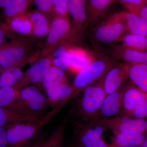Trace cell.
Wrapping results in <instances>:
<instances>
[{
  "mask_svg": "<svg viewBox=\"0 0 147 147\" xmlns=\"http://www.w3.org/2000/svg\"><path fill=\"white\" fill-rule=\"evenodd\" d=\"M103 77L95 84L87 87L81 93L82 95L73 108L74 114L78 121L89 122L98 118L107 95L103 86Z\"/></svg>",
  "mask_w": 147,
  "mask_h": 147,
  "instance_id": "1",
  "label": "cell"
},
{
  "mask_svg": "<svg viewBox=\"0 0 147 147\" xmlns=\"http://www.w3.org/2000/svg\"><path fill=\"white\" fill-rule=\"evenodd\" d=\"M117 62L108 56H95L90 63L75 75L71 84L72 92L69 101L78 96L87 87L102 79Z\"/></svg>",
  "mask_w": 147,
  "mask_h": 147,
  "instance_id": "2",
  "label": "cell"
},
{
  "mask_svg": "<svg viewBox=\"0 0 147 147\" xmlns=\"http://www.w3.org/2000/svg\"><path fill=\"white\" fill-rule=\"evenodd\" d=\"M61 109V107H57L37 120L21 123L9 127L6 133L8 147H25Z\"/></svg>",
  "mask_w": 147,
  "mask_h": 147,
  "instance_id": "3",
  "label": "cell"
},
{
  "mask_svg": "<svg viewBox=\"0 0 147 147\" xmlns=\"http://www.w3.org/2000/svg\"><path fill=\"white\" fill-rule=\"evenodd\" d=\"M72 23L69 17L55 16L51 21L50 30L42 51V58L49 56L62 45L75 40Z\"/></svg>",
  "mask_w": 147,
  "mask_h": 147,
  "instance_id": "4",
  "label": "cell"
},
{
  "mask_svg": "<svg viewBox=\"0 0 147 147\" xmlns=\"http://www.w3.org/2000/svg\"><path fill=\"white\" fill-rule=\"evenodd\" d=\"M93 29L94 37L97 42L106 45L119 42L126 33L125 11L113 13Z\"/></svg>",
  "mask_w": 147,
  "mask_h": 147,
  "instance_id": "5",
  "label": "cell"
},
{
  "mask_svg": "<svg viewBox=\"0 0 147 147\" xmlns=\"http://www.w3.org/2000/svg\"><path fill=\"white\" fill-rule=\"evenodd\" d=\"M105 128L92 122L76 121L74 123V132L76 147H118L105 141L103 133Z\"/></svg>",
  "mask_w": 147,
  "mask_h": 147,
  "instance_id": "6",
  "label": "cell"
},
{
  "mask_svg": "<svg viewBox=\"0 0 147 147\" xmlns=\"http://www.w3.org/2000/svg\"><path fill=\"white\" fill-rule=\"evenodd\" d=\"M92 122L112 133L147 134V120L144 119L119 116L100 118Z\"/></svg>",
  "mask_w": 147,
  "mask_h": 147,
  "instance_id": "7",
  "label": "cell"
},
{
  "mask_svg": "<svg viewBox=\"0 0 147 147\" xmlns=\"http://www.w3.org/2000/svg\"><path fill=\"white\" fill-rule=\"evenodd\" d=\"M30 45L29 42L22 39H13L4 42L0 47L1 68L4 70L24 65L30 50Z\"/></svg>",
  "mask_w": 147,
  "mask_h": 147,
  "instance_id": "8",
  "label": "cell"
},
{
  "mask_svg": "<svg viewBox=\"0 0 147 147\" xmlns=\"http://www.w3.org/2000/svg\"><path fill=\"white\" fill-rule=\"evenodd\" d=\"M19 95L24 106L33 116L41 117L46 114L49 105L42 88L36 85L27 86L20 90Z\"/></svg>",
  "mask_w": 147,
  "mask_h": 147,
  "instance_id": "9",
  "label": "cell"
},
{
  "mask_svg": "<svg viewBox=\"0 0 147 147\" xmlns=\"http://www.w3.org/2000/svg\"><path fill=\"white\" fill-rule=\"evenodd\" d=\"M131 64L119 62L109 69L103 78V86L106 94L115 91L129 79Z\"/></svg>",
  "mask_w": 147,
  "mask_h": 147,
  "instance_id": "10",
  "label": "cell"
},
{
  "mask_svg": "<svg viewBox=\"0 0 147 147\" xmlns=\"http://www.w3.org/2000/svg\"><path fill=\"white\" fill-rule=\"evenodd\" d=\"M52 65L50 55L40 59L24 72V76L16 86L21 89L27 86L40 84L45 74Z\"/></svg>",
  "mask_w": 147,
  "mask_h": 147,
  "instance_id": "11",
  "label": "cell"
},
{
  "mask_svg": "<svg viewBox=\"0 0 147 147\" xmlns=\"http://www.w3.org/2000/svg\"><path fill=\"white\" fill-rule=\"evenodd\" d=\"M95 57V56L84 48L69 45L65 55L68 71L76 75L90 63Z\"/></svg>",
  "mask_w": 147,
  "mask_h": 147,
  "instance_id": "12",
  "label": "cell"
},
{
  "mask_svg": "<svg viewBox=\"0 0 147 147\" xmlns=\"http://www.w3.org/2000/svg\"><path fill=\"white\" fill-rule=\"evenodd\" d=\"M20 90L16 86L0 88V107L16 113L34 117L21 101L19 95Z\"/></svg>",
  "mask_w": 147,
  "mask_h": 147,
  "instance_id": "13",
  "label": "cell"
},
{
  "mask_svg": "<svg viewBox=\"0 0 147 147\" xmlns=\"http://www.w3.org/2000/svg\"><path fill=\"white\" fill-rule=\"evenodd\" d=\"M108 53V57L117 61L147 64V52L131 50L121 44L110 47Z\"/></svg>",
  "mask_w": 147,
  "mask_h": 147,
  "instance_id": "14",
  "label": "cell"
},
{
  "mask_svg": "<svg viewBox=\"0 0 147 147\" xmlns=\"http://www.w3.org/2000/svg\"><path fill=\"white\" fill-rule=\"evenodd\" d=\"M127 85V84L125 83L115 91L106 95L98 118L112 117L119 114L122 105L124 94Z\"/></svg>",
  "mask_w": 147,
  "mask_h": 147,
  "instance_id": "15",
  "label": "cell"
},
{
  "mask_svg": "<svg viewBox=\"0 0 147 147\" xmlns=\"http://www.w3.org/2000/svg\"><path fill=\"white\" fill-rule=\"evenodd\" d=\"M68 11L72 17V33L76 39L86 25V0H69Z\"/></svg>",
  "mask_w": 147,
  "mask_h": 147,
  "instance_id": "16",
  "label": "cell"
},
{
  "mask_svg": "<svg viewBox=\"0 0 147 147\" xmlns=\"http://www.w3.org/2000/svg\"><path fill=\"white\" fill-rule=\"evenodd\" d=\"M116 0H86V26L93 28L104 17Z\"/></svg>",
  "mask_w": 147,
  "mask_h": 147,
  "instance_id": "17",
  "label": "cell"
},
{
  "mask_svg": "<svg viewBox=\"0 0 147 147\" xmlns=\"http://www.w3.org/2000/svg\"><path fill=\"white\" fill-rule=\"evenodd\" d=\"M44 91L49 106L53 109L59 106L63 108L69 101L72 88L67 82Z\"/></svg>",
  "mask_w": 147,
  "mask_h": 147,
  "instance_id": "18",
  "label": "cell"
},
{
  "mask_svg": "<svg viewBox=\"0 0 147 147\" xmlns=\"http://www.w3.org/2000/svg\"><path fill=\"white\" fill-rule=\"evenodd\" d=\"M26 13L32 26V36L36 39L47 36L51 25L47 15L37 9Z\"/></svg>",
  "mask_w": 147,
  "mask_h": 147,
  "instance_id": "19",
  "label": "cell"
},
{
  "mask_svg": "<svg viewBox=\"0 0 147 147\" xmlns=\"http://www.w3.org/2000/svg\"><path fill=\"white\" fill-rule=\"evenodd\" d=\"M5 24L9 31L24 35L31 36L32 26L26 12L7 19Z\"/></svg>",
  "mask_w": 147,
  "mask_h": 147,
  "instance_id": "20",
  "label": "cell"
},
{
  "mask_svg": "<svg viewBox=\"0 0 147 147\" xmlns=\"http://www.w3.org/2000/svg\"><path fill=\"white\" fill-rule=\"evenodd\" d=\"M140 90L139 88L131 82L127 84L124 94L122 105L119 116L132 117V113Z\"/></svg>",
  "mask_w": 147,
  "mask_h": 147,
  "instance_id": "21",
  "label": "cell"
},
{
  "mask_svg": "<svg viewBox=\"0 0 147 147\" xmlns=\"http://www.w3.org/2000/svg\"><path fill=\"white\" fill-rule=\"evenodd\" d=\"M147 137V134L113 133L111 143L118 147H139Z\"/></svg>",
  "mask_w": 147,
  "mask_h": 147,
  "instance_id": "22",
  "label": "cell"
},
{
  "mask_svg": "<svg viewBox=\"0 0 147 147\" xmlns=\"http://www.w3.org/2000/svg\"><path fill=\"white\" fill-rule=\"evenodd\" d=\"M40 118L23 115L0 107V127H6L21 123L34 121Z\"/></svg>",
  "mask_w": 147,
  "mask_h": 147,
  "instance_id": "23",
  "label": "cell"
},
{
  "mask_svg": "<svg viewBox=\"0 0 147 147\" xmlns=\"http://www.w3.org/2000/svg\"><path fill=\"white\" fill-rule=\"evenodd\" d=\"M129 79L131 83L147 94V64H131Z\"/></svg>",
  "mask_w": 147,
  "mask_h": 147,
  "instance_id": "24",
  "label": "cell"
},
{
  "mask_svg": "<svg viewBox=\"0 0 147 147\" xmlns=\"http://www.w3.org/2000/svg\"><path fill=\"white\" fill-rule=\"evenodd\" d=\"M68 82L64 70L52 65L45 74L41 84V88L45 90Z\"/></svg>",
  "mask_w": 147,
  "mask_h": 147,
  "instance_id": "25",
  "label": "cell"
},
{
  "mask_svg": "<svg viewBox=\"0 0 147 147\" xmlns=\"http://www.w3.org/2000/svg\"><path fill=\"white\" fill-rule=\"evenodd\" d=\"M126 33L147 36V26L141 17L134 13L125 11Z\"/></svg>",
  "mask_w": 147,
  "mask_h": 147,
  "instance_id": "26",
  "label": "cell"
},
{
  "mask_svg": "<svg viewBox=\"0 0 147 147\" xmlns=\"http://www.w3.org/2000/svg\"><path fill=\"white\" fill-rule=\"evenodd\" d=\"M21 67L18 66L3 70L0 73V88L17 86L24 76Z\"/></svg>",
  "mask_w": 147,
  "mask_h": 147,
  "instance_id": "27",
  "label": "cell"
},
{
  "mask_svg": "<svg viewBox=\"0 0 147 147\" xmlns=\"http://www.w3.org/2000/svg\"><path fill=\"white\" fill-rule=\"evenodd\" d=\"M119 42L129 49L147 52V36L126 33Z\"/></svg>",
  "mask_w": 147,
  "mask_h": 147,
  "instance_id": "28",
  "label": "cell"
},
{
  "mask_svg": "<svg viewBox=\"0 0 147 147\" xmlns=\"http://www.w3.org/2000/svg\"><path fill=\"white\" fill-rule=\"evenodd\" d=\"M67 122L66 119L63 121L38 147H63Z\"/></svg>",
  "mask_w": 147,
  "mask_h": 147,
  "instance_id": "29",
  "label": "cell"
},
{
  "mask_svg": "<svg viewBox=\"0 0 147 147\" xmlns=\"http://www.w3.org/2000/svg\"><path fill=\"white\" fill-rule=\"evenodd\" d=\"M34 0H11L3 8V13L6 20L13 16L25 13Z\"/></svg>",
  "mask_w": 147,
  "mask_h": 147,
  "instance_id": "30",
  "label": "cell"
},
{
  "mask_svg": "<svg viewBox=\"0 0 147 147\" xmlns=\"http://www.w3.org/2000/svg\"><path fill=\"white\" fill-rule=\"evenodd\" d=\"M132 117L147 119V94L141 90L135 103Z\"/></svg>",
  "mask_w": 147,
  "mask_h": 147,
  "instance_id": "31",
  "label": "cell"
},
{
  "mask_svg": "<svg viewBox=\"0 0 147 147\" xmlns=\"http://www.w3.org/2000/svg\"><path fill=\"white\" fill-rule=\"evenodd\" d=\"M55 1L56 0H34L37 10L47 15L54 14Z\"/></svg>",
  "mask_w": 147,
  "mask_h": 147,
  "instance_id": "32",
  "label": "cell"
},
{
  "mask_svg": "<svg viewBox=\"0 0 147 147\" xmlns=\"http://www.w3.org/2000/svg\"><path fill=\"white\" fill-rule=\"evenodd\" d=\"M69 0H56L54 9L55 16L69 17Z\"/></svg>",
  "mask_w": 147,
  "mask_h": 147,
  "instance_id": "33",
  "label": "cell"
},
{
  "mask_svg": "<svg viewBox=\"0 0 147 147\" xmlns=\"http://www.w3.org/2000/svg\"><path fill=\"white\" fill-rule=\"evenodd\" d=\"M127 11L136 14L143 19L147 26V4L140 6H125Z\"/></svg>",
  "mask_w": 147,
  "mask_h": 147,
  "instance_id": "34",
  "label": "cell"
},
{
  "mask_svg": "<svg viewBox=\"0 0 147 147\" xmlns=\"http://www.w3.org/2000/svg\"><path fill=\"white\" fill-rule=\"evenodd\" d=\"M123 6H140L147 4V0H116Z\"/></svg>",
  "mask_w": 147,
  "mask_h": 147,
  "instance_id": "35",
  "label": "cell"
},
{
  "mask_svg": "<svg viewBox=\"0 0 147 147\" xmlns=\"http://www.w3.org/2000/svg\"><path fill=\"white\" fill-rule=\"evenodd\" d=\"M9 126L0 127V147H8L6 133Z\"/></svg>",
  "mask_w": 147,
  "mask_h": 147,
  "instance_id": "36",
  "label": "cell"
},
{
  "mask_svg": "<svg viewBox=\"0 0 147 147\" xmlns=\"http://www.w3.org/2000/svg\"><path fill=\"white\" fill-rule=\"evenodd\" d=\"M9 31L5 23L0 24V47L4 43L7 34Z\"/></svg>",
  "mask_w": 147,
  "mask_h": 147,
  "instance_id": "37",
  "label": "cell"
},
{
  "mask_svg": "<svg viewBox=\"0 0 147 147\" xmlns=\"http://www.w3.org/2000/svg\"><path fill=\"white\" fill-rule=\"evenodd\" d=\"M45 139L44 137L38 134L24 147H38Z\"/></svg>",
  "mask_w": 147,
  "mask_h": 147,
  "instance_id": "38",
  "label": "cell"
},
{
  "mask_svg": "<svg viewBox=\"0 0 147 147\" xmlns=\"http://www.w3.org/2000/svg\"><path fill=\"white\" fill-rule=\"evenodd\" d=\"M11 0H0V8L5 7Z\"/></svg>",
  "mask_w": 147,
  "mask_h": 147,
  "instance_id": "39",
  "label": "cell"
},
{
  "mask_svg": "<svg viewBox=\"0 0 147 147\" xmlns=\"http://www.w3.org/2000/svg\"><path fill=\"white\" fill-rule=\"evenodd\" d=\"M139 147H147V137L142 145Z\"/></svg>",
  "mask_w": 147,
  "mask_h": 147,
  "instance_id": "40",
  "label": "cell"
},
{
  "mask_svg": "<svg viewBox=\"0 0 147 147\" xmlns=\"http://www.w3.org/2000/svg\"><path fill=\"white\" fill-rule=\"evenodd\" d=\"M68 147H76V146H75V145H72L69 146Z\"/></svg>",
  "mask_w": 147,
  "mask_h": 147,
  "instance_id": "41",
  "label": "cell"
},
{
  "mask_svg": "<svg viewBox=\"0 0 147 147\" xmlns=\"http://www.w3.org/2000/svg\"><path fill=\"white\" fill-rule=\"evenodd\" d=\"M3 69H2L1 68V67H0V73H1V72L2 71H3Z\"/></svg>",
  "mask_w": 147,
  "mask_h": 147,
  "instance_id": "42",
  "label": "cell"
}]
</instances>
